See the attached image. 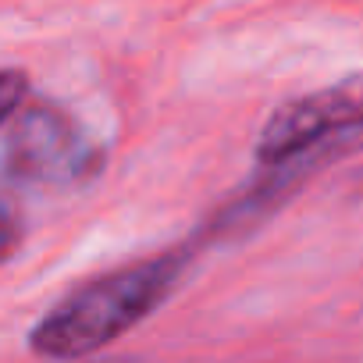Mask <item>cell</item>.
<instances>
[{
  "instance_id": "cell-1",
  "label": "cell",
  "mask_w": 363,
  "mask_h": 363,
  "mask_svg": "<svg viewBox=\"0 0 363 363\" xmlns=\"http://www.w3.org/2000/svg\"><path fill=\"white\" fill-rule=\"evenodd\" d=\"M178 274H182L178 257H157L104 274L75 289L68 299H61L33 328L29 345L40 356H54V359L89 356L111 345L114 338H121L125 331H132L143 317H150L160 306V299L171 292Z\"/></svg>"
},
{
  "instance_id": "cell-2",
  "label": "cell",
  "mask_w": 363,
  "mask_h": 363,
  "mask_svg": "<svg viewBox=\"0 0 363 363\" xmlns=\"http://www.w3.org/2000/svg\"><path fill=\"white\" fill-rule=\"evenodd\" d=\"M4 160L15 178L33 186H79L96 171L100 153L65 111L29 107L8 128Z\"/></svg>"
},
{
  "instance_id": "cell-3",
  "label": "cell",
  "mask_w": 363,
  "mask_h": 363,
  "mask_svg": "<svg viewBox=\"0 0 363 363\" xmlns=\"http://www.w3.org/2000/svg\"><path fill=\"white\" fill-rule=\"evenodd\" d=\"M356 135H363V107L335 89L313 93L271 114V121L260 132L257 157L274 167L296 157L320 153L324 146L345 150Z\"/></svg>"
},
{
  "instance_id": "cell-4",
  "label": "cell",
  "mask_w": 363,
  "mask_h": 363,
  "mask_svg": "<svg viewBox=\"0 0 363 363\" xmlns=\"http://www.w3.org/2000/svg\"><path fill=\"white\" fill-rule=\"evenodd\" d=\"M26 96V75L22 72H0V125H4Z\"/></svg>"
}]
</instances>
